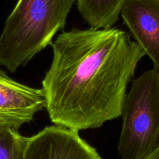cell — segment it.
Listing matches in <instances>:
<instances>
[{"label": "cell", "instance_id": "obj_4", "mask_svg": "<svg viewBox=\"0 0 159 159\" xmlns=\"http://www.w3.org/2000/svg\"><path fill=\"white\" fill-rule=\"evenodd\" d=\"M24 159H102L76 130L47 126L27 137Z\"/></svg>", "mask_w": 159, "mask_h": 159}, {"label": "cell", "instance_id": "obj_8", "mask_svg": "<svg viewBox=\"0 0 159 159\" xmlns=\"http://www.w3.org/2000/svg\"><path fill=\"white\" fill-rule=\"evenodd\" d=\"M26 143L17 129L0 126V159H24Z\"/></svg>", "mask_w": 159, "mask_h": 159}, {"label": "cell", "instance_id": "obj_1", "mask_svg": "<svg viewBox=\"0 0 159 159\" xmlns=\"http://www.w3.org/2000/svg\"><path fill=\"white\" fill-rule=\"evenodd\" d=\"M51 45L52 62L42 80L51 121L79 132L120 117L128 84L146 55L129 34L73 28Z\"/></svg>", "mask_w": 159, "mask_h": 159}, {"label": "cell", "instance_id": "obj_9", "mask_svg": "<svg viewBox=\"0 0 159 159\" xmlns=\"http://www.w3.org/2000/svg\"><path fill=\"white\" fill-rule=\"evenodd\" d=\"M146 159H159V146L149 157H147Z\"/></svg>", "mask_w": 159, "mask_h": 159}, {"label": "cell", "instance_id": "obj_7", "mask_svg": "<svg viewBox=\"0 0 159 159\" xmlns=\"http://www.w3.org/2000/svg\"><path fill=\"white\" fill-rule=\"evenodd\" d=\"M126 0H77L80 13L90 27L105 29L119 20Z\"/></svg>", "mask_w": 159, "mask_h": 159}, {"label": "cell", "instance_id": "obj_5", "mask_svg": "<svg viewBox=\"0 0 159 159\" xmlns=\"http://www.w3.org/2000/svg\"><path fill=\"white\" fill-rule=\"evenodd\" d=\"M42 89L15 81L0 69V126L19 129L45 108Z\"/></svg>", "mask_w": 159, "mask_h": 159}, {"label": "cell", "instance_id": "obj_6", "mask_svg": "<svg viewBox=\"0 0 159 159\" xmlns=\"http://www.w3.org/2000/svg\"><path fill=\"white\" fill-rule=\"evenodd\" d=\"M120 15L159 75V0H126Z\"/></svg>", "mask_w": 159, "mask_h": 159}, {"label": "cell", "instance_id": "obj_3", "mask_svg": "<svg viewBox=\"0 0 159 159\" xmlns=\"http://www.w3.org/2000/svg\"><path fill=\"white\" fill-rule=\"evenodd\" d=\"M121 116L118 152L122 159H146L159 146V75L154 69L134 80Z\"/></svg>", "mask_w": 159, "mask_h": 159}, {"label": "cell", "instance_id": "obj_2", "mask_svg": "<svg viewBox=\"0 0 159 159\" xmlns=\"http://www.w3.org/2000/svg\"><path fill=\"white\" fill-rule=\"evenodd\" d=\"M75 0H19L0 35V66L11 73L52 45Z\"/></svg>", "mask_w": 159, "mask_h": 159}]
</instances>
